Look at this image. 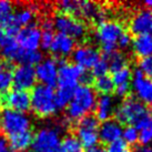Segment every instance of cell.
Masks as SVG:
<instances>
[{"label":"cell","instance_id":"cell-14","mask_svg":"<svg viewBox=\"0 0 152 152\" xmlns=\"http://www.w3.org/2000/svg\"><path fill=\"white\" fill-rule=\"evenodd\" d=\"M132 87L137 99L143 104L152 106V79L143 76L139 69L135 70L132 77Z\"/></svg>","mask_w":152,"mask_h":152},{"label":"cell","instance_id":"cell-43","mask_svg":"<svg viewBox=\"0 0 152 152\" xmlns=\"http://www.w3.org/2000/svg\"><path fill=\"white\" fill-rule=\"evenodd\" d=\"M4 37H6V34H4V31L2 29H0V42L4 40Z\"/></svg>","mask_w":152,"mask_h":152},{"label":"cell","instance_id":"cell-2","mask_svg":"<svg viewBox=\"0 0 152 152\" xmlns=\"http://www.w3.org/2000/svg\"><path fill=\"white\" fill-rule=\"evenodd\" d=\"M115 120L121 126L129 124L135 127L140 121H142L148 115H150V111L141 101H139L134 97H127L121 102V104L114 111Z\"/></svg>","mask_w":152,"mask_h":152},{"label":"cell","instance_id":"cell-23","mask_svg":"<svg viewBox=\"0 0 152 152\" xmlns=\"http://www.w3.org/2000/svg\"><path fill=\"white\" fill-rule=\"evenodd\" d=\"M135 129L139 132V141L141 145H148L152 142V117L151 113L142 121H140Z\"/></svg>","mask_w":152,"mask_h":152},{"label":"cell","instance_id":"cell-21","mask_svg":"<svg viewBox=\"0 0 152 152\" xmlns=\"http://www.w3.org/2000/svg\"><path fill=\"white\" fill-rule=\"evenodd\" d=\"M132 48L134 53L140 58L152 56V34L137 36L132 39Z\"/></svg>","mask_w":152,"mask_h":152},{"label":"cell","instance_id":"cell-32","mask_svg":"<svg viewBox=\"0 0 152 152\" xmlns=\"http://www.w3.org/2000/svg\"><path fill=\"white\" fill-rule=\"evenodd\" d=\"M139 70L143 76L147 78H152V56L150 57H145V58H141L139 61Z\"/></svg>","mask_w":152,"mask_h":152},{"label":"cell","instance_id":"cell-41","mask_svg":"<svg viewBox=\"0 0 152 152\" xmlns=\"http://www.w3.org/2000/svg\"><path fill=\"white\" fill-rule=\"evenodd\" d=\"M86 152H107V149H104L102 145H94L91 148H88Z\"/></svg>","mask_w":152,"mask_h":152},{"label":"cell","instance_id":"cell-45","mask_svg":"<svg viewBox=\"0 0 152 152\" xmlns=\"http://www.w3.org/2000/svg\"><path fill=\"white\" fill-rule=\"evenodd\" d=\"M150 113H151V117H152V111H151V112H150Z\"/></svg>","mask_w":152,"mask_h":152},{"label":"cell","instance_id":"cell-12","mask_svg":"<svg viewBox=\"0 0 152 152\" xmlns=\"http://www.w3.org/2000/svg\"><path fill=\"white\" fill-rule=\"evenodd\" d=\"M19 47L25 51H37L40 47L41 30L34 23H30L19 30L15 37Z\"/></svg>","mask_w":152,"mask_h":152},{"label":"cell","instance_id":"cell-42","mask_svg":"<svg viewBox=\"0 0 152 152\" xmlns=\"http://www.w3.org/2000/svg\"><path fill=\"white\" fill-rule=\"evenodd\" d=\"M144 6L147 7V9H151V10H152V0L145 1V2H144Z\"/></svg>","mask_w":152,"mask_h":152},{"label":"cell","instance_id":"cell-11","mask_svg":"<svg viewBox=\"0 0 152 152\" xmlns=\"http://www.w3.org/2000/svg\"><path fill=\"white\" fill-rule=\"evenodd\" d=\"M36 82H37L36 71L32 66L19 64L18 67L13 68L11 86L15 90L28 91L36 86Z\"/></svg>","mask_w":152,"mask_h":152},{"label":"cell","instance_id":"cell-44","mask_svg":"<svg viewBox=\"0 0 152 152\" xmlns=\"http://www.w3.org/2000/svg\"><path fill=\"white\" fill-rule=\"evenodd\" d=\"M23 152H34V151H29V150H26V151H23Z\"/></svg>","mask_w":152,"mask_h":152},{"label":"cell","instance_id":"cell-22","mask_svg":"<svg viewBox=\"0 0 152 152\" xmlns=\"http://www.w3.org/2000/svg\"><path fill=\"white\" fill-rule=\"evenodd\" d=\"M32 139H34V134L31 131L21 133V134H17L8 138V142L12 152H23L28 150L29 147H31L32 143Z\"/></svg>","mask_w":152,"mask_h":152},{"label":"cell","instance_id":"cell-37","mask_svg":"<svg viewBox=\"0 0 152 152\" xmlns=\"http://www.w3.org/2000/svg\"><path fill=\"white\" fill-rule=\"evenodd\" d=\"M79 81L81 82V86H89L90 83L93 82V76L92 73H90L87 70H83V72L81 73V77Z\"/></svg>","mask_w":152,"mask_h":152},{"label":"cell","instance_id":"cell-26","mask_svg":"<svg viewBox=\"0 0 152 152\" xmlns=\"http://www.w3.org/2000/svg\"><path fill=\"white\" fill-rule=\"evenodd\" d=\"M96 91L101 93V96H110L114 91V83L112 78L108 75L97 78L93 81Z\"/></svg>","mask_w":152,"mask_h":152},{"label":"cell","instance_id":"cell-18","mask_svg":"<svg viewBox=\"0 0 152 152\" xmlns=\"http://www.w3.org/2000/svg\"><path fill=\"white\" fill-rule=\"evenodd\" d=\"M123 128L117 120H107L99 126V140L104 144H112L121 140Z\"/></svg>","mask_w":152,"mask_h":152},{"label":"cell","instance_id":"cell-4","mask_svg":"<svg viewBox=\"0 0 152 152\" xmlns=\"http://www.w3.org/2000/svg\"><path fill=\"white\" fill-rule=\"evenodd\" d=\"M31 121L26 113L15 110L4 109L0 113V129L8 139L10 137L30 131Z\"/></svg>","mask_w":152,"mask_h":152},{"label":"cell","instance_id":"cell-25","mask_svg":"<svg viewBox=\"0 0 152 152\" xmlns=\"http://www.w3.org/2000/svg\"><path fill=\"white\" fill-rule=\"evenodd\" d=\"M103 58L108 62L109 70H111L112 72H115L122 68L127 67V57L120 51L115 50L111 53L103 55Z\"/></svg>","mask_w":152,"mask_h":152},{"label":"cell","instance_id":"cell-30","mask_svg":"<svg viewBox=\"0 0 152 152\" xmlns=\"http://www.w3.org/2000/svg\"><path fill=\"white\" fill-rule=\"evenodd\" d=\"M122 141L127 144H135L139 141V132L132 126H128L122 130Z\"/></svg>","mask_w":152,"mask_h":152},{"label":"cell","instance_id":"cell-7","mask_svg":"<svg viewBox=\"0 0 152 152\" xmlns=\"http://www.w3.org/2000/svg\"><path fill=\"white\" fill-rule=\"evenodd\" d=\"M61 137L58 128H43L34 135L32 151L34 152H59Z\"/></svg>","mask_w":152,"mask_h":152},{"label":"cell","instance_id":"cell-38","mask_svg":"<svg viewBox=\"0 0 152 152\" xmlns=\"http://www.w3.org/2000/svg\"><path fill=\"white\" fill-rule=\"evenodd\" d=\"M0 152H12L9 145L8 139L2 133H0Z\"/></svg>","mask_w":152,"mask_h":152},{"label":"cell","instance_id":"cell-31","mask_svg":"<svg viewBox=\"0 0 152 152\" xmlns=\"http://www.w3.org/2000/svg\"><path fill=\"white\" fill-rule=\"evenodd\" d=\"M108 71H109V66H108V62L106 61V59L102 57L100 58V60L98 61L97 64L92 67V76L96 77V78H99V77L106 76L108 75Z\"/></svg>","mask_w":152,"mask_h":152},{"label":"cell","instance_id":"cell-20","mask_svg":"<svg viewBox=\"0 0 152 152\" xmlns=\"http://www.w3.org/2000/svg\"><path fill=\"white\" fill-rule=\"evenodd\" d=\"M96 118L98 121L104 122L114 114V100L111 96H101L96 102Z\"/></svg>","mask_w":152,"mask_h":152},{"label":"cell","instance_id":"cell-36","mask_svg":"<svg viewBox=\"0 0 152 152\" xmlns=\"http://www.w3.org/2000/svg\"><path fill=\"white\" fill-rule=\"evenodd\" d=\"M131 43H132V38H131V36L127 32H123L121 36H120V38L118 40V43H117V46L119 48H121V49H126L128 47L130 46Z\"/></svg>","mask_w":152,"mask_h":152},{"label":"cell","instance_id":"cell-29","mask_svg":"<svg viewBox=\"0 0 152 152\" xmlns=\"http://www.w3.org/2000/svg\"><path fill=\"white\" fill-rule=\"evenodd\" d=\"M112 81L114 83V87L120 85H124V83H130V80L132 78V73L131 70L128 67L122 68L118 71L112 72Z\"/></svg>","mask_w":152,"mask_h":152},{"label":"cell","instance_id":"cell-6","mask_svg":"<svg viewBox=\"0 0 152 152\" xmlns=\"http://www.w3.org/2000/svg\"><path fill=\"white\" fill-rule=\"evenodd\" d=\"M99 121L92 114H87L80 119L76 127V138L82 147L91 148L97 145L99 141Z\"/></svg>","mask_w":152,"mask_h":152},{"label":"cell","instance_id":"cell-40","mask_svg":"<svg viewBox=\"0 0 152 152\" xmlns=\"http://www.w3.org/2000/svg\"><path fill=\"white\" fill-rule=\"evenodd\" d=\"M132 152H152V148L148 147V145H135Z\"/></svg>","mask_w":152,"mask_h":152},{"label":"cell","instance_id":"cell-39","mask_svg":"<svg viewBox=\"0 0 152 152\" xmlns=\"http://www.w3.org/2000/svg\"><path fill=\"white\" fill-rule=\"evenodd\" d=\"M41 28L43 31H52L53 29V20H51L49 18H46L41 23Z\"/></svg>","mask_w":152,"mask_h":152},{"label":"cell","instance_id":"cell-17","mask_svg":"<svg viewBox=\"0 0 152 152\" xmlns=\"http://www.w3.org/2000/svg\"><path fill=\"white\" fill-rule=\"evenodd\" d=\"M0 53L7 62H19L22 64L26 51L19 47L16 38L6 34L4 40L0 42Z\"/></svg>","mask_w":152,"mask_h":152},{"label":"cell","instance_id":"cell-33","mask_svg":"<svg viewBox=\"0 0 152 152\" xmlns=\"http://www.w3.org/2000/svg\"><path fill=\"white\" fill-rule=\"evenodd\" d=\"M55 38V34L52 31H42L41 32V38H40V47L42 50H49L50 49L52 41Z\"/></svg>","mask_w":152,"mask_h":152},{"label":"cell","instance_id":"cell-8","mask_svg":"<svg viewBox=\"0 0 152 152\" xmlns=\"http://www.w3.org/2000/svg\"><path fill=\"white\" fill-rule=\"evenodd\" d=\"M53 28L58 30L59 34H66L73 40H81L87 34V27L80 19L71 16L60 13L53 20Z\"/></svg>","mask_w":152,"mask_h":152},{"label":"cell","instance_id":"cell-3","mask_svg":"<svg viewBox=\"0 0 152 152\" xmlns=\"http://www.w3.org/2000/svg\"><path fill=\"white\" fill-rule=\"evenodd\" d=\"M30 109L39 117H50L57 112L55 90L43 85H37L32 88L30 94Z\"/></svg>","mask_w":152,"mask_h":152},{"label":"cell","instance_id":"cell-13","mask_svg":"<svg viewBox=\"0 0 152 152\" xmlns=\"http://www.w3.org/2000/svg\"><path fill=\"white\" fill-rule=\"evenodd\" d=\"M36 78L40 85L53 88L58 80V64L56 59L47 58L34 68Z\"/></svg>","mask_w":152,"mask_h":152},{"label":"cell","instance_id":"cell-34","mask_svg":"<svg viewBox=\"0 0 152 152\" xmlns=\"http://www.w3.org/2000/svg\"><path fill=\"white\" fill-rule=\"evenodd\" d=\"M107 152H130V150L122 140H119L117 142L110 144L109 148L107 149Z\"/></svg>","mask_w":152,"mask_h":152},{"label":"cell","instance_id":"cell-9","mask_svg":"<svg viewBox=\"0 0 152 152\" xmlns=\"http://www.w3.org/2000/svg\"><path fill=\"white\" fill-rule=\"evenodd\" d=\"M56 61L58 64V88L76 90L83 69L75 64H69L64 59Z\"/></svg>","mask_w":152,"mask_h":152},{"label":"cell","instance_id":"cell-24","mask_svg":"<svg viewBox=\"0 0 152 152\" xmlns=\"http://www.w3.org/2000/svg\"><path fill=\"white\" fill-rule=\"evenodd\" d=\"M12 71L13 66L7 61H0V91H8L12 83Z\"/></svg>","mask_w":152,"mask_h":152},{"label":"cell","instance_id":"cell-19","mask_svg":"<svg viewBox=\"0 0 152 152\" xmlns=\"http://www.w3.org/2000/svg\"><path fill=\"white\" fill-rule=\"evenodd\" d=\"M75 45H76V41L72 38L58 32L57 34H55V38L49 50L57 58V60H60L73 52Z\"/></svg>","mask_w":152,"mask_h":152},{"label":"cell","instance_id":"cell-15","mask_svg":"<svg viewBox=\"0 0 152 152\" xmlns=\"http://www.w3.org/2000/svg\"><path fill=\"white\" fill-rule=\"evenodd\" d=\"M99 51L90 46H80L72 52V60L75 64L79 66L83 70L92 69V67L100 60Z\"/></svg>","mask_w":152,"mask_h":152},{"label":"cell","instance_id":"cell-1","mask_svg":"<svg viewBox=\"0 0 152 152\" xmlns=\"http://www.w3.org/2000/svg\"><path fill=\"white\" fill-rule=\"evenodd\" d=\"M96 92L90 86H79L75 90L71 101L67 106V117L70 121H79L96 108Z\"/></svg>","mask_w":152,"mask_h":152},{"label":"cell","instance_id":"cell-5","mask_svg":"<svg viewBox=\"0 0 152 152\" xmlns=\"http://www.w3.org/2000/svg\"><path fill=\"white\" fill-rule=\"evenodd\" d=\"M124 32L123 27L115 21H103L98 25L96 37L104 55L117 50V43L120 36Z\"/></svg>","mask_w":152,"mask_h":152},{"label":"cell","instance_id":"cell-35","mask_svg":"<svg viewBox=\"0 0 152 152\" xmlns=\"http://www.w3.org/2000/svg\"><path fill=\"white\" fill-rule=\"evenodd\" d=\"M131 90L130 83H124V85H120L114 87V91L117 93V96L120 98H127L129 92Z\"/></svg>","mask_w":152,"mask_h":152},{"label":"cell","instance_id":"cell-28","mask_svg":"<svg viewBox=\"0 0 152 152\" xmlns=\"http://www.w3.org/2000/svg\"><path fill=\"white\" fill-rule=\"evenodd\" d=\"M59 152H83V149L76 137L69 135L61 140Z\"/></svg>","mask_w":152,"mask_h":152},{"label":"cell","instance_id":"cell-16","mask_svg":"<svg viewBox=\"0 0 152 152\" xmlns=\"http://www.w3.org/2000/svg\"><path fill=\"white\" fill-rule=\"evenodd\" d=\"M132 34L142 36V34H152V10L142 9L132 17L129 25Z\"/></svg>","mask_w":152,"mask_h":152},{"label":"cell","instance_id":"cell-27","mask_svg":"<svg viewBox=\"0 0 152 152\" xmlns=\"http://www.w3.org/2000/svg\"><path fill=\"white\" fill-rule=\"evenodd\" d=\"M12 4L9 1H0V29H6L12 19Z\"/></svg>","mask_w":152,"mask_h":152},{"label":"cell","instance_id":"cell-10","mask_svg":"<svg viewBox=\"0 0 152 152\" xmlns=\"http://www.w3.org/2000/svg\"><path fill=\"white\" fill-rule=\"evenodd\" d=\"M0 103L4 107V109L25 113L30 110V94L28 91H20L15 89L8 90L1 96Z\"/></svg>","mask_w":152,"mask_h":152}]
</instances>
